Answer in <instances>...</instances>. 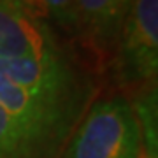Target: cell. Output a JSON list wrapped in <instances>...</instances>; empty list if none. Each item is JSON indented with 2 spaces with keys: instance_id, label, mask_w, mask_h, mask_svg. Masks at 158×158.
I'll list each match as a JSON object with an SVG mask.
<instances>
[{
  "instance_id": "6da1fadb",
  "label": "cell",
  "mask_w": 158,
  "mask_h": 158,
  "mask_svg": "<svg viewBox=\"0 0 158 158\" xmlns=\"http://www.w3.org/2000/svg\"><path fill=\"white\" fill-rule=\"evenodd\" d=\"M97 85L69 48L42 58L0 60V107L23 123L70 139Z\"/></svg>"
},
{
  "instance_id": "7a4b0ae2",
  "label": "cell",
  "mask_w": 158,
  "mask_h": 158,
  "mask_svg": "<svg viewBox=\"0 0 158 158\" xmlns=\"http://www.w3.org/2000/svg\"><path fill=\"white\" fill-rule=\"evenodd\" d=\"M142 135L127 97L95 98L60 158H141Z\"/></svg>"
},
{
  "instance_id": "3957f363",
  "label": "cell",
  "mask_w": 158,
  "mask_h": 158,
  "mask_svg": "<svg viewBox=\"0 0 158 158\" xmlns=\"http://www.w3.org/2000/svg\"><path fill=\"white\" fill-rule=\"evenodd\" d=\"M116 79L127 88H142L156 79L158 0H132L113 55Z\"/></svg>"
},
{
  "instance_id": "277c9868",
  "label": "cell",
  "mask_w": 158,
  "mask_h": 158,
  "mask_svg": "<svg viewBox=\"0 0 158 158\" xmlns=\"http://www.w3.org/2000/svg\"><path fill=\"white\" fill-rule=\"evenodd\" d=\"M60 49L65 44L27 0H0V60L42 58Z\"/></svg>"
},
{
  "instance_id": "5b68a950",
  "label": "cell",
  "mask_w": 158,
  "mask_h": 158,
  "mask_svg": "<svg viewBox=\"0 0 158 158\" xmlns=\"http://www.w3.org/2000/svg\"><path fill=\"white\" fill-rule=\"evenodd\" d=\"M132 0H76V39L95 67L113 60Z\"/></svg>"
},
{
  "instance_id": "8992f818",
  "label": "cell",
  "mask_w": 158,
  "mask_h": 158,
  "mask_svg": "<svg viewBox=\"0 0 158 158\" xmlns=\"http://www.w3.org/2000/svg\"><path fill=\"white\" fill-rule=\"evenodd\" d=\"M67 141L23 123L0 107V158H60Z\"/></svg>"
},
{
  "instance_id": "52a82bcc",
  "label": "cell",
  "mask_w": 158,
  "mask_h": 158,
  "mask_svg": "<svg viewBox=\"0 0 158 158\" xmlns=\"http://www.w3.org/2000/svg\"><path fill=\"white\" fill-rule=\"evenodd\" d=\"M134 102L130 106L134 109L137 123L141 127L142 135V149L146 153V158H156V144H158V132H156V85H146L137 88Z\"/></svg>"
},
{
  "instance_id": "ba28073f",
  "label": "cell",
  "mask_w": 158,
  "mask_h": 158,
  "mask_svg": "<svg viewBox=\"0 0 158 158\" xmlns=\"http://www.w3.org/2000/svg\"><path fill=\"white\" fill-rule=\"evenodd\" d=\"M42 19L76 35V0H27Z\"/></svg>"
}]
</instances>
